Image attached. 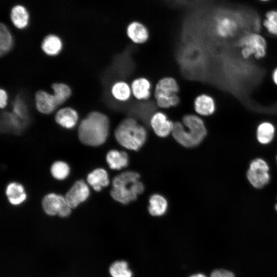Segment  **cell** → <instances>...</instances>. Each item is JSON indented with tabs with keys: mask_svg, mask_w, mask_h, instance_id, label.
Segmentation results:
<instances>
[{
	"mask_svg": "<svg viewBox=\"0 0 277 277\" xmlns=\"http://www.w3.org/2000/svg\"><path fill=\"white\" fill-rule=\"evenodd\" d=\"M13 44L12 35L7 26L3 23L0 26V54L3 56L9 52Z\"/></svg>",
	"mask_w": 277,
	"mask_h": 277,
	"instance_id": "26",
	"label": "cell"
},
{
	"mask_svg": "<svg viewBox=\"0 0 277 277\" xmlns=\"http://www.w3.org/2000/svg\"><path fill=\"white\" fill-rule=\"evenodd\" d=\"M42 207L47 214L51 216L57 214L62 217L69 216L72 209L65 197L54 193H49L44 196Z\"/></svg>",
	"mask_w": 277,
	"mask_h": 277,
	"instance_id": "7",
	"label": "cell"
},
{
	"mask_svg": "<svg viewBox=\"0 0 277 277\" xmlns=\"http://www.w3.org/2000/svg\"><path fill=\"white\" fill-rule=\"evenodd\" d=\"M52 89L58 106L64 103L71 95V88L64 83H54L52 85Z\"/></svg>",
	"mask_w": 277,
	"mask_h": 277,
	"instance_id": "27",
	"label": "cell"
},
{
	"mask_svg": "<svg viewBox=\"0 0 277 277\" xmlns=\"http://www.w3.org/2000/svg\"><path fill=\"white\" fill-rule=\"evenodd\" d=\"M239 45L241 55L245 59L252 56L256 60H261L267 54L266 40L256 32L249 33L243 36L239 41Z\"/></svg>",
	"mask_w": 277,
	"mask_h": 277,
	"instance_id": "6",
	"label": "cell"
},
{
	"mask_svg": "<svg viewBox=\"0 0 277 277\" xmlns=\"http://www.w3.org/2000/svg\"><path fill=\"white\" fill-rule=\"evenodd\" d=\"M28 121L24 120L13 112L3 114L1 121V130L4 132L19 134L27 125Z\"/></svg>",
	"mask_w": 277,
	"mask_h": 277,
	"instance_id": "11",
	"label": "cell"
},
{
	"mask_svg": "<svg viewBox=\"0 0 277 277\" xmlns=\"http://www.w3.org/2000/svg\"><path fill=\"white\" fill-rule=\"evenodd\" d=\"M133 95L138 100L148 99L151 95V83L145 77H139L134 80L131 84Z\"/></svg>",
	"mask_w": 277,
	"mask_h": 277,
	"instance_id": "18",
	"label": "cell"
},
{
	"mask_svg": "<svg viewBox=\"0 0 277 277\" xmlns=\"http://www.w3.org/2000/svg\"><path fill=\"white\" fill-rule=\"evenodd\" d=\"M114 134L121 145L132 150H138L146 142L147 136L145 128L131 117L125 118L119 124Z\"/></svg>",
	"mask_w": 277,
	"mask_h": 277,
	"instance_id": "4",
	"label": "cell"
},
{
	"mask_svg": "<svg viewBox=\"0 0 277 277\" xmlns=\"http://www.w3.org/2000/svg\"><path fill=\"white\" fill-rule=\"evenodd\" d=\"M106 161L110 169L120 170L128 164V156L126 152L116 150H110L106 155Z\"/></svg>",
	"mask_w": 277,
	"mask_h": 277,
	"instance_id": "22",
	"label": "cell"
},
{
	"mask_svg": "<svg viewBox=\"0 0 277 277\" xmlns=\"http://www.w3.org/2000/svg\"><path fill=\"white\" fill-rule=\"evenodd\" d=\"M109 273L112 277L132 276V272L125 261H117L113 263L109 268Z\"/></svg>",
	"mask_w": 277,
	"mask_h": 277,
	"instance_id": "28",
	"label": "cell"
},
{
	"mask_svg": "<svg viewBox=\"0 0 277 277\" xmlns=\"http://www.w3.org/2000/svg\"><path fill=\"white\" fill-rule=\"evenodd\" d=\"M90 190L87 184L82 180L76 181L66 193L65 199L73 209L85 202L89 197Z\"/></svg>",
	"mask_w": 277,
	"mask_h": 277,
	"instance_id": "9",
	"label": "cell"
},
{
	"mask_svg": "<svg viewBox=\"0 0 277 277\" xmlns=\"http://www.w3.org/2000/svg\"><path fill=\"white\" fill-rule=\"evenodd\" d=\"M50 171L54 178L63 180L69 175L70 168L66 163L63 161H56L52 165Z\"/></svg>",
	"mask_w": 277,
	"mask_h": 277,
	"instance_id": "29",
	"label": "cell"
},
{
	"mask_svg": "<svg viewBox=\"0 0 277 277\" xmlns=\"http://www.w3.org/2000/svg\"><path fill=\"white\" fill-rule=\"evenodd\" d=\"M274 134V126L269 122H262L257 127L256 137L258 141L262 144H267L271 142Z\"/></svg>",
	"mask_w": 277,
	"mask_h": 277,
	"instance_id": "24",
	"label": "cell"
},
{
	"mask_svg": "<svg viewBox=\"0 0 277 277\" xmlns=\"http://www.w3.org/2000/svg\"><path fill=\"white\" fill-rule=\"evenodd\" d=\"M263 26L270 34L277 35V11L271 10L266 13Z\"/></svg>",
	"mask_w": 277,
	"mask_h": 277,
	"instance_id": "30",
	"label": "cell"
},
{
	"mask_svg": "<svg viewBox=\"0 0 277 277\" xmlns=\"http://www.w3.org/2000/svg\"><path fill=\"white\" fill-rule=\"evenodd\" d=\"M10 18L15 27L18 29H24L29 25L30 14L25 6L16 4L10 10Z\"/></svg>",
	"mask_w": 277,
	"mask_h": 277,
	"instance_id": "15",
	"label": "cell"
},
{
	"mask_svg": "<svg viewBox=\"0 0 277 277\" xmlns=\"http://www.w3.org/2000/svg\"><path fill=\"white\" fill-rule=\"evenodd\" d=\"M179 87L176 81L172 77H165L157 83L154 90L156 105L166 109L177 105L180 101L177 95Z\"/></svg>",
	"mask_w": 277,
	"mask_h": 277,
	"instance_id": "5",
	"label": "cell"
},
{
	"mask_svg": "<svg viewBox=\"0 0 277 277\" xmlns=\"http://www.w3.org/2000/svg\"><path fill=\"white\" fill-rule=\"evenodd\" d=\"M189 277H207V276L202 273H197V274H193L190 276Z\"/></svg>",
	"mask_w": 277,
	"mask_h": 277,
	"instance_id": "35",
	"label": "cell"
},
{
	"mask_svg": "<svg viewBox=\"0 0 277 277\" xmlns=\"http://www.w3.org/2000/svg\"><path fill=\"white\" fill-rule=\"evenodd\" d=\"M276 161H277V156H276Z\"/></svg>",
	"mask_w": 277,
	"mask_h": 277,
	"instance_id": "38",
	"label": "cell"
},
{
	"mask_svg": "<svg viewBox=\"0 0 277 277\" xmlns=\"http://www.w3.org/2000/svg\"><path fill=\"white\" fill-rule=\"evenodd\" d=\"M149 124L154 133L159 136L165 137L172 133L174 123L161 111L154 113L150 117Z\"/></svg>",
	"mask_w": 277,
	"mask_h": 277,
	"instance_id": "10",
	"label": "cell"
},
{
	"mask_svg": "<svg viewBox=\"0 0 277 277\" xmlns=\"http://www.w3.org/2000/svg\"><path fill=\"white\" fill-rule=\"evenodd\" d=\"M237 28L236 22L228 16H220L215 20V32L218 36L222 38H228L232 36Z\"/></svg>",
	"mask_w": 277,
	"mask_h": 277,
	"instance_id": "14",
	"label": "cell"
},
{
	"mask_svg": "<svg viewBox=\"0 0 277 277\" xmlns=\"http://www.w3.org/2000/svg\"><path fill=\"white\" fill-rule=\"evenodd\" d=\"M144 189L139 174L134 171H126L113 179L110 194L116 201L127 204L135 200Z\"/></svg>",
	"mask_w": 277,
	"mask_h": 277,
	"instance_id": "3",
	"label": "cell"
},
{
	"mask_svg": "<svg viewBox=\"0 0 277 277\" xmlns=\"http://www.w3.org/2000/svg\"><path fill=\"white\" fill-rule=\"evenodd\" d=\"M41 47L42 50L47 55L54 56L57 55L61 51L63 48V42L58 36L50 34L43 39Z\"/></svg>",
	"mask_w": 277,
	"mask_h": 277,
	"instance_id": "21",
	"label": "cell"
},
{
	"mask_svg": "<svg viewBox=\"0 0 277 277\" xmlns=\"http://www.w3.org/2000/svg\"><path fill=\"white\" fill-rule=\"evenodd\" d=\"M269 166L262 159L252 161L247 172V177L251 184L256 188H261L269 182Z\"/></svg>",
	"mask_w": 277,
	"mask_h": 277,
	"instance_id": "8",
	"label": "cell"
},
{
	"mask_svg": "<svg viewBox=\"0 0 277 277\" xmlns=\"http://www.w3.org/2000/svg\"><path fill=\"white\" fill-rule=\"evenodd\" d=\"M78 119L77 112L71 107H65L59 110L56 113L55 120L61 126L66 129L73 128Z\"/></svg>",
	"mask_w": 277,
	"mask_h": 277,
	"instance_id": "17",
	"label": "cell"
},
{
	"mask_svg": "<svg viewBox=\"0 0 277 277\" xmlns=\"http://www.w3.org/2000/svg\"><path fill=\"white\" fill-rule=\"evenodd\" d=\"M111 93L116 100L126 102L130 98L132 91L128 83L121 81L116 82L112 86Z\"/></svg>",
	"mask_w": 277,
	"mask_h": 277,
	"instance_id": "25",
	"label": "cell"
},
{
	"mask_svg": "<svg viewBox=\"0 0 277 277\" xmlns=\"http://www.w3.org/2000/svg\"><path fill=\"white\" fill-rule=\"evenodd\" d=\"M87 181L96 191H100L103 187L107 186L109 184L108 173L103 168H97L89 173Z\"/></svg>",
	"mask_w": 277,
	"mask_h": 277,
	"instance_id": "19",
	"label": "cell"
},
{
	"mask_svg": "<svg viewBox=\"0 0 277 277\" xmlns=\"http://www.w3.org/2000/svg\"><path fill=\"white\" fill-rule=\"evenodd\" d=\"M148 211L153 216H161L166 211L168 203L166 199L161 195L155 194L149 199Z\"/></svg>",
	"mask_w": 277,
	"mask_h": 277,
	"instance_id": "23",
	"label": "cell"
},
{
	"mask_svg": "<svg viewBox=\"0 0 277 277\" xmlns=\"http://www.w3.org/2000/svg\"><path fill=\"white\" fill-rule=\"evenodd\" d=\"M271 77L273 82L277 86V67L273 70Z\"/></svg>",
	"mask_w": 277,
	"mask_h": 277,
	"instance_id": "34",
	"label": "cell"
},
{
	"mask_svg": "<svg viewBox=\"0 0 277 277\" xmlns=\"http://www.w3.org/2000/svg\"><path fill=\"white\" fill-rule=\"evenodd\" d=\"M183 123H174L172 134L181 145L191 148L198 145L207 134L203 120L194 114H186L183 117Z\"/></svg>",
	"mask_w": 277,
	"mask_h": 277,
	"instance_id": "2",
	"label": "cell"
},
{
	"mask_svg": "<svg viewBox=\"0 0 277 277\" xmlns=\"http://www.w3.org/2000/svg\"><path fill=\"white\" fill-rule=\"evenodd\" d=\"M210 277H234V275L229 270L218 269L214 270L211 273Z\"/></svg>",
	"mask_w": 277,
	"mask_h": 277,
	"instance_id": "32",
	"label": "cell"
},
{
	"mask_svg": "<svg viewBox=\"0 0 277 277\" xmlns=\"http://www.w3.org/2000/svg\"><path fill=\"white\" fill-rule=\"evenodd\" d=\"M35 103L37 110L45 114L51 113L58 106L53 94L44 90L36 92Z\"/></svg>",
	"mask_w": 277,
	"mask_h": 277,
	"instance_id": "12",
	"label": "cell"
},
{
	"mask_svg": "<svg viewBox=\"0 0 277 277\" xmlns=\"http://www.w3.org/2000/svg\"><path fill=\"white\" fill-rule=\"evenodd\" d=\"M194 109L195 112L201 116L211 115L216 110L215 101L208 94H201L197 96L194 101Z\"/></svg>",
	"mask_w": 277,
	"mask_h": 277,
	"instance_id": "13",
	"label": "cell"
},
{
	"mask_svg": "<svg viewBox=\"0 0 277 277\" xmlns=\"http://www.w3.org/2000/svg\"><path fill=\"white\" fill-rule=\"evenodd\" d=\"M109 131V120L104 114L92 111L80 123L78 134L80 141L90 146H98L106 141Z\"/></svg>",
	"mask_w": 277,
	"mask_h": 277,
	"instance_id": "1",
	"label": "cell"
},
{
	"mask_svg": "<svg viewBox=\"0 0 277 277\" xmlns=\"http://www.w3.org/2000/svg\"><path fill=\"white\" fill-rule=\"evenodd\" d=\"M275 209H276V210H277V204H276V205H275Z\"/></svg>",
	"mask_w": 277,
	"mask_h": 277,
	"instance_id": "36",
	"label": "cell"
},
{
	"mask_svg": "<svg viewBox=\"0 0 277 277\" xmlns=\"http://www.w3.org/2000/svg\"><path fill=\"white\" fill-rule=\"evenodd\" d=\"M261 1H267L268 0H261Z\"/></svg>",
	"mask_w": 277,
	"mask_h": 277,
	"instance_id": "37",
	"label": "cell"
},
{
	"mask_svg": "<svg viewBox=\"0 0 277 277\" xmlns=\"http://www.w3.org/2000/svg\"><path fill=\"white\" fill-rule=\"evenodd\" d=\"M12 112L21 118L28 121V110L24 100L19 96L16 97L13 103Z\"/></svg>",
	"mask_w": 277,
	"mask_h": 277,
	"instance_id": "31",
	"label": "cell"
},
{
	"mask_svg": "<svg viewBox=\"0 0 277 277\" xmlns=\"http://www.w3.org/2000/svg\"><path fill=\"white\" fill-rule=\"evenodd\" d=\"M126 32L128 37L135 44L144 43L149 38V32L147 27L138 22L130 23L127 26Z\"/></svg>",
	"mask_w": 277,
	"mask_h": 277,
	"instance_id": "16",
	"label": "cell"
},
{
	"mask_svg": "<svg viewBox=\"0 0 277 277\" xmlns=\"http://www.w3.org/2000/svg\"><path fill=\"white\" fill-rule=\"evenodd\" d=\"M8 95L7 92L1 88L0 90V106L2 109L5 108L7 105Z\"/></svg>",
	"mask_w": 277,
	"mask_h": 277,
	"instance_id": "33",
	"label": "cell"
},
{
	"mask_svg": "<svg viewBox=\"0 0 277 277\" xmlns=\"http://www.w3.org/2000/svg\"><path fill=\"white\" fill-rule=\"evenodd\" d=\"M6 194L9 202L13 205H20L26 200L27 197L23 186L16 182L8 185Z\"/></svg>",
	"mask_w": 277,
	"mask_h": 277,
	"instance_id": "20",
	"label": "cell"
}]
</instances>
